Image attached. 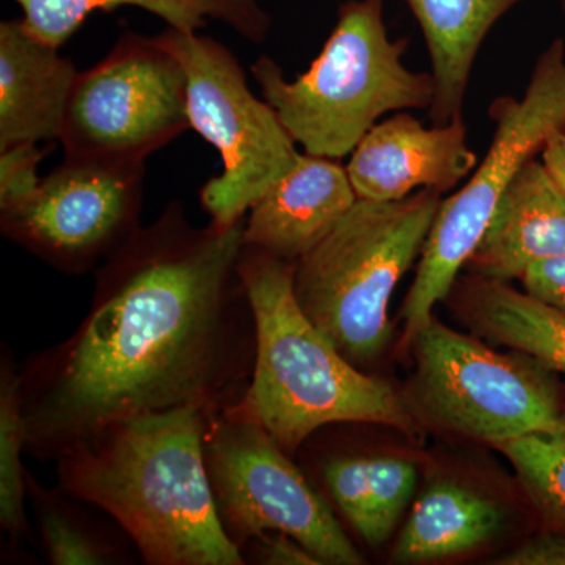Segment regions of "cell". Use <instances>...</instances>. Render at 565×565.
Wrapping results in <instances>:
<instances>
[{
    "label": "cell",
    "mask_w": 565,
    "mask_h": 565,
    "mask_svg": "<svg viewBox=\"0 0 565 565\" xmlns=\"http://www.w3.org/2000/svg\"><path fill=\"white\" fill-rule=\"evenodd\" d=\"M243 247L244 221L195 228L177 202L139 226L103 262L77 332L20 374L25 451L58 459L121 419L232 405L252 359Z\"/></svg>",
    "instance_id": "cell-1"
},
{
    "label": "cell",
    "mask_w": 565,
    "mask_h": 565,
    "mask_svg": "<svg viewBox=\"0 0 565 565\" xmlns=\"http://www.w3.org/2000/svg\"><path fill=\"white\" fill-rule=\"evenodd\" d=\"M212 414L181 407L111 423L58 457V482L107 512L148 564H244L204 460Z\"/></svg>",
    "instance_id": "cell-2"
},
{
    "label": "cell",
    "mask_w": 565,
    "mask_h": 565,
    "mask_svg": "<svg viewBox=\"0 0 565 565\" xmlns=\"http://www.w3.org/2000/svg\"><path fill=\"white\" fill-rule=\"evenodd\" d=\"M237 275L255 329L250 385L236 404L294 452L319 427L371 423L414 433L405 397L345 360L294 296V264L243 247Z\"/></svg>",
    "instance_id": "cell-3"
},
{
    "label": "cell",
    "mask_w": 565,
    "mask_h": 565,
    "mask_svg": "<svg viewBox=\"0 0 565 565\" xmlns=\"http://www.w3.org/2000/svg\"><path fill=\"white\" fill-rule=\"evenodd\" d=\"M384 3L344 2L322 51L294 81L273 58L253 63L263 98L308 154L340 161L386 114L433 106V74L404 65L408 41L388 35Z\"/></svg>",
    "instance_id": "cell-4"
},
{
    "label": "cell",
    "mask_w": 565,
    "mask_h": 565,
    "mask_svg": "<svg viewBox=\"0 0 565 565\" xmlns=\"http://www.w3.org/2000/svg\"><path fill=\"white\" fill-rule=\"evenodd\" d=\"M444 193L397 202L356 200L332 232L294 263V296L311 322L356 367L393 337L394 289L422 256Z\"/></svg>",
    "instance_id": "cell-5"
},
{
    "label": "cell",
    "mask_w": 565,
    "mask_h": 565,
    "mask_svg": "<svg viewBox=\"0 0 565 565\" xmlns=\"http://www.w3.org/2000/svg\"><path fill=\"white\" fill-rule=\"evenodd\" d=\"M489 115L494 132L486 158L460 191L441 202L424 244L401 310L405 344L433 318L435 305L451 292L523 166L541 154L552 134L565 131V41H553L539 55L523 98L501 96Z\"/></svg>",
    "instance_id": "cell-6"
},
{
    "label": "cell",
    "mask_w": 565,
    "mask_h": 565,
    "mask_svg": "<svg viewBox=\"0 0 565 565\" xmlns=\"http://www.w3.org/2000/svg\"><path fill=\"white\" fill-rule=\"evenodd\" d=\"M412 414L490 446L552 429L564 382L525 352H498L430 318L412 338Z\"/></svg>",
    "instance_id": "cell-7"
},
{
    "label": "cell",
    "mask_w": 565,
    "mask_h": 565,
    "mask_svg": "<svg viewBox=\"0 0 565 565\" xmlns=\"http://www.w3.org/2000/svg\"><path fill=\"white\" fill-rule=\"evenodd\" d=\"M154 39L184 70L191 128L221 152L222 173L204 182L200 200L212 226L230 228L291 169L300 151L277 111L253 95L225 44L169 25Z\"/></svg>",
    "instance_id": "cell-8"
},
{
    "label": "cell",
    "mask_w": 565,
    "mask_h": 565,
    "mask_svg": "<svg viewBox=\"0 0 565 565\" xmlns=\"http://www.w3.org/2000/svg\"><path fill=\"white\" fill-rule=\"evenodd\" d=\"M204 460L222 525L239 548L278 533L296 539L322 564H363L327 501L236 403L211 415Z\"/></svg>",
    "instance_id": "cell-9"
},
{
    "label": "cell",
    "mask_w": 565,
    "mask_h": 565,
    "mask_svg": "<svg viewBox=\"0 0 565 565\" xmlns=\"http://www.w3.org/2000/svg\"><path fill=\"white\" fill-rule=\"evenodd\" d=\"M188 129L181 63L154 36L125 32L102 62L77 74L58 141L65 158L147 162Z\"/></svg>",
    "instance_id": "cell-10"
},
{
    "label": "cell",
    "mask_w": 565,
    "mask_h": 565,
    "mask_svg": "<svg viewBox=\"0 0 565 565\" xmlns=\"http://www.w3.org/2000/svg\"><path fill=\"white\" fill-rule=\"evenodd\" d=\"M145 162L65 158L24 203L0 211L3 236L65 273H85L140 223Z\"/></svg>",
    "instance_id": "cell-11"
},
{
    "label": "cell",
    "mask_w": 565,
    "mask_h": 565,
    "mask_svg": "<svg viewBox=\"0 0 565 565\" xmlns=\"http://www.w3.org/2000/svg\"><path fill=\"white\" fill-rule=\"evenodd\" d=\"M476 166L463 115L426 128L404 110L374 125L345 169L360 200L397 202L418 191L451 192Z\"/></svg>",
    "instance_id": "cell-12"
},
{
    "label": "cell",
    "mask_w": 565,
    "mask_h": 565,
    "mask_svg": "<svg viewBox=\"0 0 565 565\" xmlns=\"http://www.w3.org/2000/svg\"><path fill=\"white\" fill-rule=\"evenodd\" d=\"M359 196L338 159L300 152L244 218V245L297 263L351 211Z\"/></svg>",
    "instance_id": "cell-13"
},
{
    "label": "cell",
    "mask_w": 565,
    "mask_h": 565,
    "mask_svg": "<svg viewBox=\"0 0 565 565\" xmlns=\"http://www.w3.org/2000/svg\"><path fill=\"white\" fill-rule=\"evenodd\" d=\"M561 255H565V195L534 158L501 196L465 270L492 280H520L527 267Z\"/></svg>",
    "instance_id": "cell-14"
},
{
    "label": "cell",
    "mask_w": 565,
    "mask_h": 565,
    "mask_svg": "<svg viewBox=\"0 0 565 565\" xmlns=\"http://www.w3.org/2000/svg\"><path fill=\"white\" fill-rule=\"evenodd\" d=\"M21 20L0 22V150L61 139L79 71Z\"/></svg>",
    "instance_id": "cell-15"
},
{
    "label": "cell",
    "mask_w": 565,
    "mask_h": 565,
    "mask_svg": "<svg viewBox=\"0 0 565 565\" xmlns=\"http://www.w3.org/2000/svg\"><path fill=\"white\" fill-rule=\"evenodd\" d=\"M452 313L489 343L525 352L565 375V315L511 281L467 274L446 297Z\"/></svg>",
    "instance_id": "cell-16"
},
{
    "label": "cell",
    "mask_w": 565,
    "mask_h": 565,
    "mask_svg": "<svg viewBox=\"0 0 565 565\" xmlns=\"http://www.w3.org/2000/svg\"><path fill=\"white\" fill-rule=\"evenodd\" d=\"M426 40L434 102L429 117L446 125L460 117L476 57L494 24L523 0H405Z\"/></svg>",
    "instance_id": "cell-17"
},
{
    "label": "cell",
    "mask_w": 565,
    "mask_h": 565,
    "mask_svg": "<svg viewBox=\"0 0 565 565\" xmlns=\"http://www.w3.org/2000/svg\"><path fill=\"white\" fill-rule=\"evenodd\" d=\"M497 501L451 479L435 481L416 501L393 550L399 564L446 559L478 548L503 530Z\"/></svg>",
    "instance_id": "cell-18"
},
{
    "label": "cell",
    "mask_w": 565,
    "mask_h": 565,
    "mask_svg": "<svg viewBox=\"0 0 565 565\" xmlns=\"http://www.w3.org/2000/svg\"><path fill=\"white\" fill-rule=\"evenodd\" d=\"M22 10V24L35 39L62 47L95 11L137 7L161 18L169 28L195 31L207 20L221 21L252 43H263L255 24L232 0H14Z\"/></svg>",
    "instance_id": "cell-19"
},
{
    "label": "cell",
    "mask_w": 565,
    "mask_h": 565,
    "mask_svg": "<svg viewBox=\"0 0 565 565\" xmlns=\"http://www.w3.org/2000/svg\"><path fill=\"white\" fill-rule=\"evenodd\" d=\"M494 448L514 467L520 486L545 530L565 533V382L563 411L552 429Z\"/></svg>",
    "instance_id": "cell-20"
},
{
    "label": "cell",
    "mask_w": 565,
    "mask_h": 565,
    "mask_svg": "<svg viewBox=\"0 0 565 565\" xmlns=\"http://www.w3.org/2000/svg\"><path fill=\"white\" fill-rule=\"evenodd\" d=\"M25 449L21 375L3 364L0 379V522L10 535L25 526V481L21 452Z\"/></svg>",
    "instance_id": "cell-21"
},
{
    "label": "cell",
    "mask_w": 565,
    "mask_h": 565,
    "mask_svg": "<svg viewBox=\"0 0 565 565\" xmlns=\"http://www.w3.org/2000/svg\"><path fill=\"white\" fill-rule=\"evenodd\" d=\"M370 512L362 539L377 548L388 541L411 503L416 487V467L403 457H367Z\"/></svg>",
    "instance_id": "cell-22"
},
{
    "label": "cell",
    "mask_w": 565,
    "mask_h": 565,
    "mask_svg": "<svg viewBox=\"0 0 565 565\" xmlns=\"http://www.w3.org/2000/svg\"><path fill=\"white\" fill-rule=\"evenodd\" d=\"M39 526L44 548L55 565L110 564V555L79 522L71 519L58 505L35 494Z\"/></svg>",
    "instance_id": "cell-23"
},
{
    "label": "cell",
    "mask_w": 565,
    "mask_h": 565,
    "mask_svg": "<svg viewBox=\"0 0 565 565\" xmlns=\"http://www.w3.org/2000/svg\"><path fill=\"white\" fill-rule=\"evenodd\" d=\"M323 481L334 503L360 535L367 526V457H334L323 465Z\"/></svg>",
    "instance_id": "cell-24"
},
{
    "label": "cell",
    "mask_w": 565,
    "mask_h": 565,
    "mask_svg": "<svg viewBox=\"0 0 565 565\" xmlns=\"http://www.w3.org/2000/svg\"><path fill=\"white\" fill-rule=\"evenodd\" d=\"M46 151L35 143L13 145L0 150V211L31 199L40 188L39 166Z\"/></svg>",
    "instance_id": "cell-25"
},
{
    "label": "cell",
    "mask_w": 565,
    "mask_h": 565,
    "mask_svg": "<svg viewBox=\"0 0 565 565\" xmlns=\"http://www.w3.org/2000/svg\"><path fill=\"white\" fill-rule=\"evenodd\" d=\"M520 281L535 300L565 315V255L533 264Z\"/></svg>",
    "instance_id": "cell-26"
},
{
    "label": "cell",
    "mask_w": 565,
    "mask_h": 565,
    "mask_svg": "<svg viewBox=\"0 0 565 565\" xmlns=\"http://www.w3.org/2000/svg\"><path fill=\"white\" fill-rule=\"evenodd\" d=\"M498 565H565V533L545 530L512 552L497 557Z\"/></svg>",
    "instance_id": "cell-27"
},
{
    "label": "cell",
    "mask_w": 565,
    "mask_h": 565,
    "mask_svg": "<svg viewBox=\"0 0 565 565\" xmlns=\"http://www.w3.org/2000/svg\"><path fill=\"white\" fill-rule=\"evenodd\" d=\"M250 542L258 544L259 563L270 565H319L322 564L296 539L286 534L269 533Z\"/></svg>",
    "instance_id": "cell-28"
},
{
    "label": "cell",
    "mask_w": 565,
    "mask_h": 565,
    "mask_svg": "<svg viewBox=\"0 0 565 565\" xmlns=\"http://www.w3.org/2000/svg\"><path fill=\"white\" fill-rule=\"evenodd\" d=\"M546 172L565 195V131L552 134L541 151Z\"/></svg>",
    "instance_id": "cell-29"
},
{
    "label": "cell",
    "mask_w": 565,
    "mask_h": 565,
    "mask_svg": "<svg viewBox=\"0 0 565 565\" xmlns=\"http://www.w3.org/2000/svg\"><path fill=\"white\" fill-rule=\"evenodd\" d=\"M234 6L237 7L245 17L248 18L255 24V28L267 36L270 31V17L267 11L259 6L258 0H232Z\"/></svg>",
    "instance_id": "cell-30"
},
{
    "label": "cell",
    "mask_w": 565,
    "mask_h": 565,
    "mask_svg": "<svg viewBox=\"0 0 565 565\" xmlns=\"http://www.w3.org/2000/svg\"><path fill=\"white\" fill-rule=\"evenodd\" d=\"M561 2H563V7H564V10H565V0H561Z\"/></svg>",
    "instance_id": "cell-31"
}]
</instances>
